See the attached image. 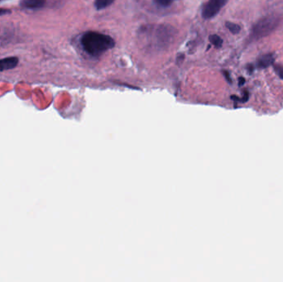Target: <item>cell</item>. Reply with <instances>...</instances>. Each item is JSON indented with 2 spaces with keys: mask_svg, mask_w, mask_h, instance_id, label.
Instances as JSON below:
<instances>
[{
  "mask_svg": "<svg viewBox=\"0 0 283 282\" xmlns=\"http://www.w3.org/2000/svg\"><path fill=\"white\" fill-rule=\"evenodd\" d=\"M80 44L87 54L97 57L114 48L115 42L109 35L90 31L82 35Z\"/></svg>",
  "mask_w": 283,
  "mask_h": 282,
  "instance_id": "obj_1",
  "label": "cell"
},
{
  "mask_svg": "<svg viewBox=\"0 0 283 282\" xmlns=\"http://www.w3.org/2000/svg\"><path fill=\"white\" fill-rule=\"evenodd\" d=\"M10 13V10H8V9H0V16H4V15H6V14H9Z\"/></svg>",
  "mask_w": 283,
  "mask_h": 282,
  "instance_id": "obj_13",
  "label": "cell"
},
{
  "mask_svg": "<svg viewBox=\"0 0 283 282\" xmlns=\"http://www.w3.org/2000/svg\"><path fill=\"white\" fill-rule=\"evenodd\" d=\"M223 73H224V76L226 78L227 82H229V83H232V79L231 78H230L229 72H228V71H223Z\"/></svg>",
  "mask_w": 283,
  "mask_h": 282,
  "instance_id": "obj_12",
  "label": "cell"
},
{
  "mask_svg": "<svg viewBox=\"0 0 283 282\" xmlns=\"http://www.w3.org/2000/svg\"><path fill=\"white\" fill-rule=\"evenodd\" d=\"M273 62H274L273 55L271 54V53L262 55L257 60L256 66L258 69H264V68L269 67L270 66H272Z\"/></svg>",
  "mask_w": 283,
  "mask_h": 282,
  "instance_id": "obj_5",
  "label": "cell"
},
{
  "mask_svg": "<svg viewBox=\"0 0 283 282\" xmlns=\"http://www.w3.org/2000/svg\"><path fill=\"white\" fill-rule=\"evenodd\" d=\"M153 1L156 5L163 8L169 7L172 4V0H153Z\"/></svg>",
  "mask_w": 283,
  "mask_h": 282,
  "instance_id": "obj_10",
  "label": "cell"
},
{
  "mask_svg": "<svg viewBox=\"0 0 283 282\" xmlns=\"http://www.w3.org/2000/svg\"><path fill=\"white\" fill-rule=\"evenodd\" d=\"M46 0H22L21 7L26 9H39L44 7Z\"/></svg>",
  "mask_w": 283,
  "mask_h": 282,
  "instance_id": "obj_6",
  "label": "cell"
},
{
  "mask_svg": "<svg viewBox=\"0 0 283 282\" xmlns=\"http://www.w3.org/2000/svg\"><path fill=\"white\" fill-rule=\"evenodd\" d=\"M274 70L276 71V75H278L281 79H283V66H281V65L275 66Z\"/></svg>",
  "mask_w": 283,
  "mask_h": 282,
  "instance_id": "obj_11",
  "label": "cell"
},
{
  "mask_svg": "<svg viewBox=\"0 0 283 282\" xmlns=\"http://www.w3.org/2000/svg\"><path fill=\"white\" fill-rule=\"evenodd\" d=\"M228 0H209L202 9V17L204 19H211L216 16L226 5Z\"/></svg>",
  "mask_w": 283,
  "mask_h": 282,
  "instance_id": "obj_3",
  "label": "cell"
},
{
  "mask_svg": "<svg viewBox=\"0 0 283 282\" xmlns=\"http://www.w3.org/2000/svg\"><path fill=\"white\" fill-rule=\"evenodd\" d=\"M0 1H3V0H0Z\"/></svg>",
  "mask_w": 283,
  "mask_h": 282,
  "instance_id": "obj_15",
  "label": "cell"
},
{
  "mask_svg": "<svg viewBox=\"0 0 283 282\" xmlns=\"http://www.w3.org/2000/svg\"><path fill=\"white\" fill-rule=\"evenodd\" d=\"M210 42L212 45L215 46L216 48H220L223 45V40L220 36H218L216 34H213L209 36Z\"/></svg>",
  "mask_w": 283,
  "mask_h": 282,
  "instance_id": "obj_8",
  "label": "cell"
},
{
  "mask_svg": "<svg viewBox=\"0 0 283 282\" xmlns=\"http://www.w3.org/2000/svg\"><path fill=\"white\" fill-rule=\"evenodd\" d=\"M115 0H95V7L97 10H103L109 7Z\"/></svg>",
  "mask_w": 283,
  "mask_h": 282,
  "instance_id": "obj_7",
  "label": "cell"
},
{
  "mask_svg": "<svg viewBox=\"0 0 283 282\" xmlns=\"http://www.w3.org/2000/svg\"><path fill=\"white\" fill-rule=\"evenodd\" d=\"M227 28L229 30V32L233 34H238L240 32L241 27L236 23H231V22H227L225 23Z\"/></svg>",
  "mask_w": 283,
  "mask_h": 282,
  "instance_id": "obj_9",
  "label": "cell"
},
{
  "mask_svg": "<svg viewBox=\"0 0 283 282\" xmlns=\"http://www.w3.org/2000/svg\"><path fill=\"white\" fill-rule=\"evenodd\" d=\"M278 24L276 17L267 16L258 21L252 30L251 38L253 40L263 38L273 31Z\"/></svg>",
  "mask_w": 283,
  "mask_h": 282,
  "instance_id": "obj_2",
  "label": "cell"
},
{
  "mask_svg": "<svg viewBox=\"0 0 283 282\" xmlns=\"http://www.w3.org/2000/svg\"><path fill=\"white\" fill-rule=\"evenodd\" d=\"M19 60L16 57H6L0 59V72L5 70H11L18 65Z\"/></svg>",
  "mask_w": 283,
  "mask_h": 282,
  "instance_id": "obj_4",
  "label": "cell"
},
{
  "mask_svg": "<svg viewBox=\"0 0 283 282\" xmlns=\"http://www.w3.org/2000/svg\"><path fill=\"white\" fill-rule=\"evenodd\" d=\"M245 83V78H242V77H240L239 78V86H242Z\"/></svg>",
  "mask_w": 283,
  "mask_h": 282,
  "instance_id": "obj_14",
  "label": "cell"
}]
</instances>
